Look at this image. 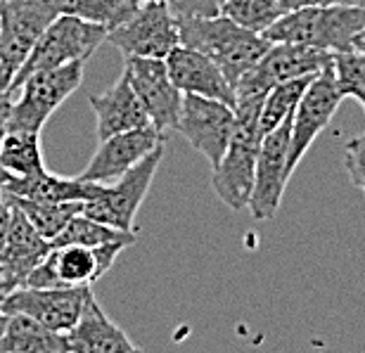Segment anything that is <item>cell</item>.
<instances>
[{"instance_id":"cell-36","label":"cell","mask_w":365,"mask_h":353,"mask_svg":"<svg viewBox=\"0 0 365 353\" xmlns=\"http://www.w3.org/2000/svg\"><path fill=\"white\" fill-rule=\"evenodd\" d=\"M5 325H7V313L0 308V339H3V334H5Z\"/></svg>"},{"instance_id":"cell-17","label":"cell","mask_w":365,"mask_h":353,"mask_svg":"<svg viewBox=\"0 0 365 353\" xmlns=\"http://www.w3.org/2000/svg\"><path fill=\"white\" fill-rule=\"evenodd\" d=\"M166 67H169L173 83L182 93L204 95V98H216L228 102V105H235V88L230 86L221 67L209 55L195 48L178 46L166 57Z\"/></svg>"},{"instance_id":"cell-4","label":"cell","mask_w":365,"mask_h":353,"mask_svg":"<svg viewBox=\"0 0 365 353\" xmlns=\"http://www.w3.org/2000/svg\"><path fill=\"white\" fill-rule=\"evenodd\" d=\"M57 14L55 0H0V91H10L21 64Z\"/></svg>"},{"instance_id":"cell-26","label":"cell","mask_w":365,"mask_h":353,"mask_svg":"<svg viewBox=\"0 0 365 353\" xmlns=\"http://www.w3.org/2000/svg\"><path fill=\"white\" fill-rule=\"evenodd\" d=\"M62 14H74L105 29H116L138 10V0H55Z\"/></svg>"},{"instance_id":"cell-37","label":"cell","mask_w":365,"mask_h":353,"mask_svg":"<svg viewBox=\"0 0 365 353\" xmlns=\"http://www.w3.org/2000/svg\"><path fill=\"white\" fill-rule=\"evenodd\" d=\"M5 280H10V275H7V268L3 266V263H0V282H5ZM14 287H17V285H14Z\"/></svg>"},{"instance_id":"cell-7","label":"cell","mask_w":365,"mask_h":353,"mask_svg":"<svg viewBox=\"0 0 365 353\" xmlns=\"http://www.w3.org/2000/svg\"><path fill=\"white\" fill-rule=\"evenodd\" d=\"M128 245L109 242V245L86 247V245H64L53 247L50 254L24 277L26 287H91L98 282L107 270L114 266Z\"/></svg>"},{"instance_id":"cell-25","label":"cell","mask_w":365,"mask_h":353,"mask_svg":"<svg viewBox=\"0 0 365 353\" xmlns=\"http://www.w3.org/2000/svg\"><path fill=\"white\" fill-rule=\"evenodd\" d=\"M138 235L135 230H119L114 225H107L102 220H95L86 216L81 211L78 216L69 220V225L50 242L53 247H64V245H86V247H98V245H109V242H123V245H135Z\"/></svg>"},{"instance_id":"cell-3","label":"cell","mask_w":365,"mask_h":353,"mask_svg":"<svg viewBox=\"0 0 365 353\" xmlns=\"http://www.w3.org/2000/svg\"><path fill=\"white\" fill-rule=\"evenodd\" d=\"M107 36H109V29L93 24V21H86L81 17H74V14L60 12L53 19V24L43 31L38 43H36L31 50V55L26 57V62L21 64L19 73L14 76L10 86V93L17 91V88L36 71L55 69V67H62V64L78 62V60L86 62L95 50L107 41Z\"/></svg>"},{"instance_id":"cell-35","label":"cell","mask_w":365,"mask_h":353,"mask_svg":"<svg viewBox=\"0 0 365 353\" xmlns=\"http://www.w3.org/2000/svg\"><path fill=\"white\" fill-rule=\"evenodd\" d=\"M12 287H14V282H10V280L0 282V301H3V299H5V294H7V292H10V290H12Z\"/></svg>"},{"instance_id":"cell-9","label":"cell","mask_w":365,"mask_h":353,"mask_svg":"<svg viewBox=\"0 0 365 353\" xmlns=\"http://www.w3.org/2000/svg\"><path fill=\"white\" fill-rule=\"evenodd\" d=\"M237 116L232 105L216 98L182 93L176 131L211 166L218 164L235 133Z\"/></svg>"},{"instance_id":"cell-22","label":"cell","mask_w":365,"mask_h":353,"mask_svg":"<svg viewBox=\"0 0 365 353\" xmlns=\"http://www.w3.org/2000/svg\"><path fill=\"white\" fill-rule=\"evenodd\" d=\"M0 353H67V339L21 313H7Z\"/></svg>"},{"instance_id":"cell-1","label":"cell","mask_w":365,"mask_h":353,"mask_svg":"<svg viewBox=\"0 0 365 353\" xmlns=\"http://www.w3.org/2000/svg\"><path fill=\"white\" fill-rule=\"evenodd\" d=\"M176 19L180 31V46L195 48L200 53L209 55L221 67L232 88L271 48V41L264 34H254L250 29L235 24L225 14Z\"/></svg>"},{"instance_id":"cell-14","label":"cell","mask_w":365,"mask_h":353,"mask_svg":"<svg viewBox=\"0 0 365 353\" xmlns=\"http://www.w3.org/2000/svg\"><path fill=\"white\" fill-rule=\"evenodd\" d=\"M289 133H292V116H287L280 126L268 131L261 138L259 159H257V178H254V190L250 209L257 220L275 218L277 209L282 204L284 188L292 178L287 168L289 157Z\"/></svg>"},{"instance_id":"cell-18","label":"cell","mask_w":365,"mask_h":353,"mask_svg":"<svg viewBox=\"0 0 365 353\" xmlns=\"http://www.w3.org/2000/svg\"><path fill=\"white\" fill-rule=\"evenodd\" d=\"M67 353H130L138 347L128 339V334L102 311L98 299L88 292L76 325L64 334Z\"/></svg>"},{"instance_id":"cell-31","label":"cell","mask_w":365,"mask_h":353,"mask_svg":"<svg viewBox=\"0 0 365 353\" xmlns=\"http://www.w3.org/2000/svg\"><path fill=\"white\" fill-rule=\"evenodd\" d=\"M228 0H169L176 17H216Z\"/></svg>"},{"instance_id":"cell-24","label":"cell","mask_w":365,"mask_h":353,"mask_svg":"<svg viewBox=\"0 0 365 353\" xmlns=\"http://www.w3.org/2000/svg\"><path fill=\"white\" fill-rule=\"evenodd\" d=\"M7 197H10V202L14 207L31 220V225L36 230L50 242L69 225L71 218L83 211V202H38V200H26V197H17L10 193H7Z\"/></svg>"},{"instance_id":"cell-6","label":"cell","mask_w":365,"mask_h":353,"mask_svg":"<svg viewBox=\"0 0 365 353\" xmlns=\"http://www.w3.org/2000/svg\"><path fill=\"white\" fill-rule=\"evenodd\" d=\"M162 159L164 145H159L148 157L138 161L130 171L116 178V183H98L93 197L83 202V213L107 225L119 227V230L133 232L138 209L150 193V185L155 180Z\"/></svg>"},{"instance_id":"cell-19","label":"cell","mask_w":365,"mask_h":353,"mask_svg":"<svg viewBox=\"0 0 365 353\" xmlns=\"http://www.w3.org/2000/svg\"><path fill=\"white\" fill-rule=\"evenodd\" d=\"M95 119H98V138H105L121 133V131H130L138 126H148L150 116L145 112L143 102L130 86L126 73H121L119 81H114L102 95H91L88 98Z\"/></svg>"},{"instance_id":"cell-10","label":"cell","mask_w":365,"mask_h":353,"mask_svg":"<svg viewBox=\"0 0 365 353\" xmlns=\"http://www.w3.org/2000/svg\"><path fill=\"white\" fill-rule=\"evenodd\" d=\"M107 43L119 48L123 57H159L166 60L180 46L178 19L169 3H140L130 17L112 29Z\"/></svg>"},{"instance_id":"cell-15","label":"cell","mask_w":365,"mask_h":353,"mask_svg":"<svg viewBox=\"0 0 365 353\" xmlns=\"http://www.w3.org/2000/svg\"><path fill=\"white\" fill-rule=\"evenodd\" d=\"M123 73L128 76L130 86L143 102L145 112L150 116V123L157 128L169 131L176 128L182 91L173 83L166 60L159 57H123Z\"/></svg>"},{"instance_id":"cell-28","label":"cell","mask_w":365,"mask_h":353,"mask_svg":"<svg viewBox=\"0 0 365 353\" xmlns=\"http://www.w3.org/2000/svg\"><path fill=\"white\" fill-rule=\"evenodd\" d=\"M287 12L277 0H228L221 14L254 34H266Z\"/></svg>"},{"instance_id":"cell-5","label":"cell","mask_w":365,"mask_h":353,"mask_svg":"<svg viewBox=\"0 0 365 353\" xmlns=\"http://www.w3.org/2000/svg\"><path fill=\"white\" fill-rule=\"evenodd\" d=\"M86 62H69L55 69H43L31 73L19 86V98L12 102L5 131H34L41 133L57 107L78 91L83 83Z\"/></svg>"},{"instance_id":"cell-34","label":"cell","mask_w":365,"mask_h":353,"mask_svg":"<svg viewBox=\"0 0 365 353\" xmlns=\"http://www.w3.org/2000/svg\"><path fill=\"white\" fill-rule=\"evenodd\" d=\"M354 50H359V53H365V26L359 31V36L354 39Z\"/></svg>"},{"instance_id":"cell-33","label":"cell","mask_w":365,"mask_h":353,"mask_svg":"<svg viewBox=\"0 0 365 353\" xmlns=\"http://www.w3.org/2000/svg\"><path fill=\"white\" fill-rule=\"evenodd\" d=\"M12 213H14V204L10 202L7 193H3L0 195V249H3V245H5L7 232H10Z\"/></svg>"},{"instance_id":"cell-13","label":"cell","mask_w":365,"mask_h":353,"mask_svg":"<svg viewBox=\"0 0 365 353\" xmlns=\"http://www.w3.org/2000/svg\"><path fill=\"white\" fill-rule=\"evenodd\" d=\"M91 287H26L17 285L5 294L0 308L38 320L53 332L67 334L81 318Z\"/></svg>"},{"instance_id":"cell-23","label":"cell","mask_w":365,"mask_h":353,"mask_svg":"<svg viewBox=\"0 0 365 353\" xmlns=\"http://www.w3.org/2000/svg\"><path fill=\"white\" fill-rule=\"evenodd\" d=\"M0 166L12 178L38 173L46 168L41 150V133L34 131H5L0 138Z\"/></svg>"},{"instance_id":"cell-16","label":"cell","mask_w":365,"mask_h":353,"mask_svg":"<svg viewBox=\"0 0 365 353\" xmlns=\"http://www.w3.org/2000/svg\"><path fill=\"white\" fill-rule=\"evenodd\" d=\"M164 143L166 131L157 128L155 123L114 133L100 140V147L95 150L88 166L83 168L78 178L93 183H112Z\"/></svg>"},{"instance_id":"cell-2","label":"cell","mask_w":365,"mask_h":353,"mask_svg":"<svg viewBox=\"0 0 365 353\" xmlns=\"http://www.w3.org/2000/svg\"><path fill=\"white\" fill-rule=\"evenodd\" d=\"M365 26V5H320L284 12L264 34L271 43H297L327 53L354 48V39Z\"/></svg>"},{"instance_id":"cell-32","label":"cell","mask_w":365,"mask_h":353,"mask_svg":"<svg viewBox=\"0 0 365 353\" xmlns=\"http://www.w3.org/2000/svg\"><path fill=\"white\" fill-rule=\"evenodd\" d=\"M284 10H302V7H320V5H365V0H277Z\"/></svg>"},{"instance_id":"cell-21","label":"cell","mask_w":365,"mask_h":353,"mask_svg":"<svg viewBox=\"0 0 365 353\" xmlns=\"http://www.w3.org/2000/svg\"><path fill=\"white\" fill-rule=\"evenodd\" d=\"M98 183L83 178H62L43 168L38 173L24 175V178H7L5 193L26 197L38 202H86L91 200Z\"/></svg>"},{"instance_id":"cell-11","label":"cell","mask_w":365,"mask_h":353,"mask_svg":"<svg viewBox=\"0 0 365 353\" xmlns=\"http://www.w3.org/2000/svg\"><path fill=\"white\" fill-rule=\"evenodd\" d=\"M341 100H344V95L339 93L334 69L330 64V67L323 69L311 81L306 93L302 95V100H299L294 114H292L289 157H287L289 173L297 171V166L302 164V159L311 150V145L316 143V138L330 126Z\"/></svg>"},{"instance_id":"cell-29","label":"cell","mask_w":365,"mask_h":353,"mask_svg":"<svg viewBox=\"0 0 365 353\" xmlns=\"http://www.w3.org/2000/svg\"><path fill=\"white\" fill-rule=\"evenodd\" d=\"M334 78H337L339 93L344 98H354L365 109V53L359 50H344L332 57Z\"/></svg>"},{"instance_id":"cell-12","label":"cell","mask_w":365,"mask_h":353,"mask_svg":"<svg viewBox=\"0 0 365 353\" xmlns=\"http://www.w3.org/2000/svg\"><path fill=\"white\" fill-rule=\"evenodd\" d=\"M334 53L297 46V43H271L264 57L237 81L235 95H266L273 86L299 76H316L332 64Z\"/></svg>"},{"instance_id":"cell-20","label":"cell","mask_w":365,"mask_h":353,"mask_svg":"<svg viewBox=\"0 0 365 353\" xmlns=\"http://www.w3.org/2000/svg\"><path fill=\"white\" fill-rule=\"evenodd\" d=\"M50 240L36 230L24 213L14 207L10 232L5 237V245L0 249V263L7 268V275L14 285H21L24 277L38 266V263L50 254Z\"/></svg>"},{"instance_id":"cell-30","label":"cell","mask_w":365,"mask_h":353,"mask_svg":"<svg viewBox=\"0 0 365 353\" xmlns=\"http://www.w3.org/2000/svg\"><path fill=\"white\" fill-rule=\"evenodd\" d=\"M344 166H346V173L354 185H359L365 193V131L346 143Z\"/></svg>"},{"instance_id":"cell-27","label":"cell","mask_w":365,"mask_h":353,"mask_svg":"<svg viewBox=\"0 0 365 353\" xmlns=\"http://www.w3.org/2000/svg\"><path fill=\"white\" fill-rule=\"evenodd\" d=\"M316 76H318V73H316ZM316 76H299V78L284 81V83H277L266 93L264 107H261V116H259L261 133L266 135L268 131L277 128L284 119H287V116L294 114L299 100H302L306 88H309V83Z\"/></svg>"},{"instance_id":"cell-8","label":"cell","mask_w":365,"mask_h":353,"mask_svg":"<svg viewBox=\"0 0 365 353\" xmlns=\"http://www.w3.org/2000/svg\"><path fill=\"white\" fill-rule=\"evenodd\" d=\"M261 138L264 133L257 121H237L228 150L216 166H211V188L218 200L232 211L250 207Z\"/></svg>"},{"instance_id":"cell-38","label":"cell","mask_w":365,"mask_h":353,"mask_svg":"<svg viewBox=\"0 0 365 353\" xmlns=\"http://www.w3.org/2000/svg\"><path fill=\"white\" fill-rule=\"evenodd\" d=\"M138 3H169V0H138Z\"/></svg>"}]
</instances>
